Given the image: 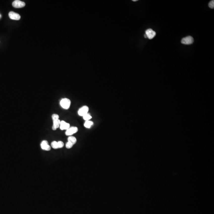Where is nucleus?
I'll return each mask as SVG.
<instances>
[{"instance_id": "1", "label": "nucleus", "mask_w": 214, "mask_h": 214, "mask_svg": "<svg viewBox=\"0 0 214 214\" xmlns=\"http://www.w3.org/2000/svg\"><path fill=\"white\" fill-rule=\"evenodd\" d=\"M52 119L53 121L52 128L53 130H56L57 128L60 127L61 121L59 119V116L56 114H54L52 116Z\"/></svg>"}, {"instance_id": "2", "label": "nucleus", "mask_w": 214, "mask_h": 214, "mask_svg": "<svg viewBox=\"0 0 214 214\" xmlns=\"http://www.w3.org/2000/svg\"><path fill=\"white\" fill-rule=\"evenodd\" d=\"M71 101L68 98H63L60 102V104L62 108L65 110H67L69 108L71 105Z\"/></svg>"}, {"instance_id": "3", "label": "nucleus", "mask_w": 214, "mask_h": 214, "mask_svg": "<svg viewBox=\"0 0 214 214\" xmlns=\"http://www.w3.org/2000/svg\"><path fill=\"white\" fill-rule=\"evenodd\" d=\"M194 42V38L192 36H187L183 38L181 40V43L183 44L189 45L192 44Z\"/></svg>"}, {"instance_id": "4", "label": "nucleus", "mask_w": 214, "mask_h": 214, "mask_svg": "<svg viewBox=\"0 0 214 214\" xmlns=\"http://www.w3.org/2000/svg\"><path fill=\"white\" fill-rule=\"evenodd\" d=\"M78 130V128L76 126H72L67 129L66 131V134L67 136H71L75 133H76Z\"/></svg>"}, {"instance_id": "5", "label": "nucleus", "mask_w": 214, "mask_h": 214, "mask_svg": "<svg viewBox=\"0 0 214 214\" xmlns=\"http://www.w3.org/2000/svg\"><path fill=\"white\" fill-rule=\"evenodd\" d=\"M89 111V107L86 105H85L81 107V108L79 109L78 113V115L81 116L83 117L84 115H85L88 113Z\"/></svg>"}, {"instance_id": "6", "label": "nucleus", "mask_w": 214, "mask_h": 214, "mask_svg": "<svg viewBox=\"0 0 214 214\" xmlns=\"http://www.w3.org/2000/svg\"><path fill=\"white\" fill-rule=\"evenodd\" d=\"M145 34L149 39H152L156 35V33L152 29H149L146 31Z\"/></svg>"}, {"instance_id": "7", "label": "nucleus", "mask_w": 214, "mask_h": 214, "mask_svg": "<svg viewBox=\"0 0 214 214\" xmlns=\"http://www.w3.org/2000/svg\"><path fill=\"white\" fill-rule=\"evenodd\" d=\"M25 4L24 2L19 0H16L12 3L13 7L16 8H21L25 7Z\"/></svg>"}, {"instance_id": "8", "label": "nucleus", "mask_w": 214, "mask_h": 214, "mask_svg": "<svg viewBox=\"0 0 214 214\" xmlns=\"http://www.w3.org/2000/svg\"><path fill=\"white\" fill-rule=\"evenodd\" d=\"M41 146L42 149L44 150L48 151L51 150V147L50 146L48 145V142L46 140H43L42 142L41 143Z\"/></svg>"}, {"instance_id": "9", "label": "nucleus", "mask_w": 214, "mask_h": 214, "mask_svg": "<svg viewBox=\"0 0 214 214\" xmlns=\"http://www.w3.org/2000/svg\"><path fill=\"white\" fill-rule=\"evenodd\" d=\"M9 16L11 19L18 20L20 19L21 17L20 15L18 13H15L14 12H10L8 14Z\"/></svg>"}, {"instance_id": "10", "label": "nucleus", "mask_w": 214, "mask_h": 214, "mask_svg": "<svg viewBox=\"0 0 214 214\" xmlns=\"http://www.w3.org/2000/svg\"><path fill=\"white\" fill-rule=\"evenodd\" d=\"M60 129L62 130H67L70 127V124L68 123H66L65 121H61L60 122Z\"/></svg>"}, {"instance_id": "11", "label": "nucleus", "mask_w": 214, "mask_h": 214, "mask_svg": "<svg viewBox=\"0 0 214 214\" xmlns=\"http://www.w3.org/2000/svg\"><path fill=\"white\" fill-rule=\"evenodd\" d=\"M67 140H68V142L71 143L73 145H74L76 143V142H77V139H76V138L75 137H73V136H69Z\"/></svg>"}, {"instance_id": "12", "label": "nucleus", "mask_w": 214, "mask_h": 214, "mask_svg": "<svg viewBox=\"0 0 214 214\" xmlns=\"http://www.w3.org/2000/svg\"><path fill=\"white\" fill-rule=\"evenodd\" d=\"M93 123L91 121H86V122L84 124V126L87 128H91V126L93 125Z\"/></svg>"}, {"instance_id": "13", "label": "nucleus", "mask_w": 214, "mask_h": 214, "mask_svg": "<svg viewBox=\"0 0 214 214\" xmlns=\"http://www.w3.org/2000/svg\"><path fill=\"white\" fill-rule=\"evenodd\" d=\"M51 146L52 148L54 149H58V143L57 142L55 141H53L51 143Z\"/></svg>"}, {"instance_id": "14", "label": "nucleus", "mask_w": 214, "mask_h": 214, "mask_svg": "<svg viewBox=\"0 0 214 214\" xmlns=\"http://www.w3.org/2000/svg\"><path fill=\"white\" fill-rule=\"evenodd\" d=\"M92 116L89 114H87L84 115L83 116V119L86 121H89L92 118Z\"/></svg>"}, {"instance_id": "15", "label": "nucleus", "mask_w": 214, "mask_h": 214, "mask_svg": "<svg viewBox=\"0 0 214 214\" xmlns=\"http://www.w3.org/2000/svg\"><path fill=\"white\" fill-rule=\"evenodd\" d=\"M73 145L72 144H71V143H70V142H67L66 144V148L67 149H70L72 147H73Z\"/></svg>"}, {"instance_id": "16", "label": "nucleus", "mask_w": 214, "mask_h": 214, "mask_svg": "<svg viewBox=\"0 0 214 214\" xmlns=\"http://www.w3.org/2000/svg\"><path fill=\"white\" fill-rule=\"evenodd\" d=\"M209 7L210 8L213 9L214 8V1L213 0L210 1L209 3Z\"/></svg>"}, {"instance_id": "17", "label": "nucleus", "mask_w": 214, "mask_h": 214, "mask_svg": "<svg viewBox=\"0 0 214 214\" xmlns=\"http://www.w3.org/2000/svg\"><path fill=\"white\" fill-rule=\"evenodd\" d=\"M58 148H63L64 146V143L63 142L58 141Z\"/></svg>"}, {"instance_id": "18", "label": "nucleus", "mask_w": 214, "mask_h": 214, "mask_svg": "<svg viewBox=\"0 0 214 214\" xmlns=\"http://www.w3.org/2000/svg\"><path fill=\"white\" fill-rule=\"evenodd\" d=\"M144 37H145V38H147V36H146V34H145V35H144Z\"/></svg>"}, {"instance_id": "19", "label": "nucleus", "mask_w": 214, "mask_h": 214, "mask_svg": "<svg viewBox=\"0 0 214 214\" xmlns=\"http://www.w3.org/2000/svg\"><path fill=\"white\" fill-rule=\"evenodd\" d=\"M137 1V0H133V1Z\"/></svg>"}, {"instance_id": "20", "label": "nucleus", "mask_w": 214, "mask_h": 214, "mask_svg": "<svg viewBox=\"0 0 214 214\" xmlns=\"http://www.w3.org/2000/svg\"><path fill=\"white\" fill-rule=\"evenodd\" d=\"M1 15H0V17H1Z\"/></svg>"}]
</instances>
